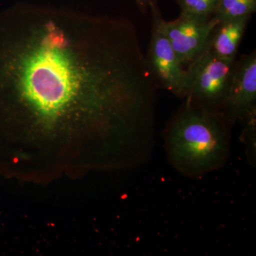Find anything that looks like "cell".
<instances>
[{
	"label": "cell",
	"instance_id": "cell-1",
	"mask_svg": "<svg viewBox=\"0 0 256 256\" xmlns=\"http://www.w3.org/2000/svg\"><path fill=\"white\" fill-rule=\"evenodd\" d=\"M156 88L127 18L10 6L0 12V170L46 184L144 162Z\"/></svg>",
	"mask_w": 256,
	"mask_h": 256
},
{
	"label": "cell",
	"instance_id": "cell-2",
	"mask_svg": "<svg viewBox=\"0 0 256 256\" xmlns=\"http://www.w3.org/2000/svg\"><path fill=\"white\" fill-rule=\"evenodd\" d=\"M233 126L223 112L184 99L163 132L170 164L193 180L220 170L230 156Z\"/></svg>",
	"mask_w": 256,
	"mask_h": 256
},
{
	"label": "cell",
	"instance_id": "cell-7",
	"mask_svg": "<svg viewBox=\"0 0 256 256\" xmlns=\"http://www.w3.org/2000/svg\"><path fill=\"white\" fill-rule=\"evenodd\" d=\"M252 16L235 18L218 23L210 36L208 47L220 60H236L239 45Z\"/></svg>",
	"mask_w": 256,
	"mask_h": 256
},
{
	"label": "cell",
	"instance_id": "cell-4",
	"mask_svg": "<svg viewBox=\"0 0 256 256\" xmlns=\"http://www.w3.org/2000/svg\"><path fill=\"white\" fill-rule=\"evenodd\" d=\"M235 62L218 58L208 44L204 52L186 68L188 94L185 99L208 110L222 112Z\"/></svg>",
	"mask_w": 256,
	"mask_h": 256
},
{
	"label": "cell",
	"instance_id": "cell-10",
	"mask_svg": "<svg viewBox=\"0 0 256 256\" xmlns=\"http://www.w3.org/2000/svg\"><path fill=\"white\" fill-rule=\"evenodd\" d=\"M134 1L141 12L146 14L148 13V10L150 8V5L156 0H134Z\"/></svg>",
	"mask_w": 256,
	"mask_h": 256
},
{
	"label": "cell",
	"instance_id": "cell-5",
	"mask_svg": "<svg viewBox=\"0 0 256 256\" xmlns=\"http://www.w3.org/2000/svg\"><path fill=\"white\" fill-rule=\"evenodd\" d=\"M218 24L214 16L204 18L183 13L173 21L161 18L162 28L186 69L206 50Z\"/></svg>",
	"mask_w": 256,
	"mask_h": 256
},
{
	"label": "cell",
	"instance_id": "cell-8",
	"mask_svg": "<svg viewBox=\"0 0 256 256\" xmlns=\"http://www.w3.org/2000/svg\"><path fill=\"white\" fill-rule=\"evenodd\" d=\"M256 12V0H220L214 18L218 23L252 16Z\"/></svg>",
	"mask_w": 256,
	"mask_h": 256
},
{
	"label": "cell",
	"instance_id": "cell-6",
	"mask_svg": "<svg viewBox=\"0 0 256 256\" xmlns=\"http://www.w3.org/2000/svg\"><path fill=\"white\" fill-rule=\"evenodd\" d=\"M222 112L234 124L256 122V50L236 60Z\"/></svg>",
	"mask_w": 256,
	"mask_h": 256
},
{
	"label": "cell",
	"instance_id": "cell-3",
	"mask_svg": "<svg viewBox=\"0 0 256 256\" xmlns=\"http://www.w3.org/2000/svg\"><path fill=\"white\" fill-rule=\"evenodd\" d=\"M152 26L146 56V69L156 88L164 89L180 98L188 94V70L184 67L161 26V12L156 1L150 5Z\"/></svg>",
	"mask_w": 256,
	"mask_h": 256
},
{
	"label": "cell",
	"instance_id": "cell-9",
	"mask_svg": "<svg viewBox=\"0 0 256 256\" xmlns=\"http://www.w3.org/2000/svg\"><path fill=\"white\" fill-rule=\"evenodd\" d=\"M181 13L196 18H210L214 16L220 0H176Z\"/></svg>",
	"mask_w": 256,
	"mask_h": 256
}]
</instances>
